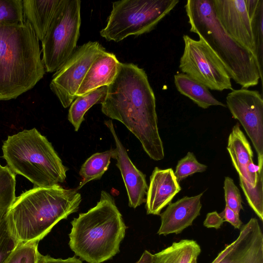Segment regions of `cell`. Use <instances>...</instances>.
Masks as SVG:
<instances>
[{
  "instance_id": "obj_1",
  "label": "cell",
  "mask_w": 263,
  "mask_h": 263,
  "mask_svg": "<svg viewBox=\"0 0 263 263\" xmlns=\"http://www.w3.org/2000/svg\"><path fill=\"white\" fill-rule=\"evenodd\" d=\"M101 104L102 112L123 124L139 140L150 158L155 161L164 158L156 98L143 68L133 63L120 62Z\"/></svg>"
},
{
  "instance_id": "obj_2",
  "label": "cell",
  "mask_w": 263,
  "mask_h": 263,
  "mask_svg": "<svg viewBox=\"0 0 263 263\" xmlns=\"http://www.w3.org/2000/svg\"><path fill=\"white\" fill-rule=\"evenodd\" d=\"M82 196L76 189L57 185L34 187L16 197L7 219L19 243L37 242L60 220L77 212Z\"/></svg>"
},
{
  "instance_id": "obj_3",
  "label": "cell",
  "mask_w": 263,
  "mask_h": 263,
  "mask_svg": "<svg viewBox=\"0 0 263 263\" xmlns=\"http://www.w3.org/2000/svg\"><path fill=\"white\" fill-rule=\"evenodd\" d=\"M39 41L26 21L0 23V101L17 98L43 78Z\"/></svg>"
},
{
  "instance_id": "obj_4",
  "label": "cell",
  "mask_w": 263,
  "mask_h": 263,
  "mask_svg": "<svg viewBox=\"0 0 263 263\" xmlns=\"http://www.w3.org/2000/svg\"><path fill=\"white\" fill-rule=\"evenodd\" d=\"M69 245L77 256L89 263H101L119 252L126 227L114 197L105 191L87 212L71 222Z\"/></svg>"
},
{
  "instance_id": "obj_5",
  "label": "cell",
  "mask_w": 263,
  "mask_h": 263,
  "mask_svg": "<svg viewBox=\"0 0 263 263\" xmlns=\"http://www.w3.org/2000/svg\"><path fill=\"white\" fill-rule=\"evenodd\" d=\"M185 9L190 31L196 33L215 52L231 79L248 88L262 81V69L255 56L233 39L221 25L212 0H188Z\"/></svg>"
},
{
  "instance_id": "obj_6",
  "label": "cell",
  "mask_w": 263,
  "mask_h": 263,
  "mask_svg": "<svg viewBox=\"0 0 263 263\" xmlns=\"http://www.w3.org/2000/svg\"><path fill=\"white\" fill-rule=\"evenodd\" d=\"M2 151L9 168L25 177L34 187H50L65 181L68 168L51 143L35 128L9 136Z\"/></svg>"
},
{
  "instance_id": "obj_7",
  "label": "cell",
  "mask_w": 263,
  "mask_h": 263,
  "mask_svg": "<svg viewBox=\"0 0 263 263\" xmlns=\"http://www.w3.org/2000/svg\"><path fill=\"white\" fill-rule=\"evenodd\" d=\"M179 0H122L112 3L106 25L100 32L108 41L119 42L130 35L151 31Z\"/></svg>"
},
{
  "instance_id": "obj_8",
  "label": "cell",
  "mask_w": 263,
  "mask_h": 263,
  "mask_svg": "<svg viewBox=\"0 0 263 263\" xmlns=\"http://www.w3.org/2000/svg\"><path fill=\"white\" fill-rule=\"evenodd\" d=\"M81 3L79 0H62L41 42L46 72H56L76 50L81 24Z\"/></svg>"
},
{
  "instance_id": "obj_9",
  "label": "cell",
  "mask_w": 263,
  "mask_h": 263,
  "mask_svg": "<svg viewBox=\"0 0 263 263\" xmlns=\"http://www.w3.org/2000/svg\"><path fill=\"white\" fill-rule=\"evenodd\" d=\"M182 38L184 48L179 66L182 72L208 89L233 90L230 76L211 48L201 38L196 40L186 34Z\"/></svg>"
},
{
  "instance_id": "obj_10",
  "label": "cell",
  "mask_w": 263,
  "mask_h": 263,
  "mask_svg": "<svg viewBox=\"0 0 263 263\" xmlns=\"http://www.w3.org/2000/svg\"><path fill=\"white\" fill-rule=\"evenodd\" d=\"M105 51L99 42L89 41L77 48L70 58L55 72L49 86L63 107L70 106L93 60Z\"/></svg>"
},
{
  "instance_id": "obj_11",
  "label": "cell",
  "mask_w": 263,
  "mask_h": 263,
  "mask_svg": "<svg viewBox=\"0 0 263 263\" xmlns=\"http://www.w3.org/2000/svg\"><path fill=\"white\" fill-rule=\"evenodd\" d=\"M232 116L238 120L257 155V165L263 166V99L257 90L233 89L226 97Z\"/></svg>"
},
{
  "instance_id": "obj_12",
  "label": "cell",
  "mask_w": 263,
  "mask_h": 263,
  "mask_svg": "<svg viewBox=\"0 0 263 263\" xmlns=\"http://www.w3.org/2000/svg\"><path fill=\"white\" fill-rule=\"evenodd\" d=\"M212 1L216 17L225 31L257 60L246 0Z\"/></svg>"
},
{
  "instance_id": "obj_13",
  "label": "cell",
  "mask_w": 263,
  "mask_h": 263,
  "mask_svg": "<svg viewBox=\"0 0 263 263\" xmlns=\"http://www.w3.org/2000/svg\"><path fill=\"white\" fill-rule=\"evenodd\" d=\"M211 263H263V234L257 219L242 226L238 237Z\"/></svg>"
},
{
  "instance_id": "obj_14",
  "label": "cell",
  "mask_w": 263,
  "mask_h": 263,
  "mask_svg": "<svg viewBox=\"0 0 263 263\" xmlns=\"http://www.w3.org/2000/svg\"><path fill=\"white\" fill-rule=\"evenodd\" d=\"M104 124L110 132L115 143L116 165L120 170L127 191L128 205L135 209L146 201L148 190L146 176L131 161L116 134L111 120L105 121Z\"/></svg>"
},
{
  "instance_id": "obj_15",
  "label": "cell",
  "mask_w": 263,
  "mask_h": 263,
  "mask_svg": "<svg viewBox=\"0 0 263 263\" xmlns=\"http://www.w3.org/2000/svg\"><path fill=\"white\" fill-rule=\"evenodd\" d=\"M203 193L204 192L194 196H184L168 204L165 210L159 215L161 225L157 233L160 235L178 234L192 226L200 215L201 198Z\"/></svg>"
},
{
  "instance_id": "obj_16",
  "label": "cell",
  "mask_w": 263,
  "mask_h": 263,
  "mask_svg": "<svg viewBox=\"0 0 263 263\" xmlns=\"http://www.w3.org/2000/svg\"><path fill=\"white\" fill-rule=\"evenodd\" d=\"M181 190L172 168L155 167L150 177L146 196V213L159 215Z\"/></svg>"
},
{
  "instance_id": "obj_17",
  "label": "cell",
  "mask_w": 263,
  "mask_h": 263,
  "mask_svg": "<svg viewBox=\"0 0 263 263\" xmlns=\"http://www.w3.org/2000/svg\"><path fill=\"white\" fill-rule=\"evenodd\" d=\"M120 63L113 53L106 51L98 55L85 76L77 92V97L109 85L118 73Z\"/></svg>"
},
{
  "instance_id": "obj_18",
  "label": "cell",
  "mask_w": 263,
  "mask_h": 263,
  "mask_svg": "<svg viewBox=\"0 0 263 263\" xmlns=\"http://www.w3.org/2000/svg\"><path fill=\"white\" fill-rule=\"evenodd\" d=\"M62 0H24V20L32 27L39 40L42 41L53 20Z\"/></svg>"
},
{
  "instance_id": "obj_19",
  "label": "cell",
  "mask_w": 263,
  "mask_h": 263,
  "mask_svg": "<svg viewBox=\"0 0 263 263\" xmlns=\"http://www.w3.org/2000/svg\"><path fill=\"white\" fill-rule=\"evenodd\" d=\"M227 149L239 177L249 183L247 168L253 162V152L238 123L233 126L229 136Z\"/></svg>"
},
{
  "instance_id": "obj_20",
  "label": "cell",
  "mask_w": 263,
  "mask_h": 263,
  "mask_svg": "<svg viewBox=\"0 0 263 263\" xmlns=\"http://www.w3.org/2000/svg\"><path fill=\"white\" fill-rule=\"evenodd\" d=\"M174 83L181 94L188 97L202 108L206 109L211 106L226 107L212 95L206 87L186 74H176Z\"/></svg>"
},
{
  "instance_id": "obj_21",
  "label": "cell",
  "mask_w": 263,
  "mask_h": 263,
  "mask_svg": "<svg viewBox=\"0 0 263 263\" xmlns=\"http://www.w3.org/2000/svg\"><path fill=\"white\" fill-rule=\"evenodd\" d=\"M116 153V148H111L89 157L81 167L79 175L82 179L76 190L78 191L91 181L100 179L108 170L111 158L115 159Z\"/></svg>"
},
{
  "instance_id": "obj_22",
  "label": "cell",
  "mask_w": 263,
  "mask_h": 263,
  "mask_svg": "<svg viewBox=\"0 0 263 263\" xmlns=\"http://www.w3.org/2000/svg\"><path fill=\"white\" fill-rule=\"evenodd\" d=\"M108 86H104L84 95L77 96L70 105L68 120L73 126L74 130L78 131L84 121L86 112L93 105L101 103L104 99Z\"/></svg>"
},
{
  "instance_id": "obj_23",
  "label": "cell",
  "mask_w": 263,
  "mask_h": 263,
  "mask_svg": "<svg viewBox=\"0 0 263 263\" xmlns=\"http://www.w3.org/2000/svg\"><path fill=\"white\" fill-rule=\"evenodd\" d=\"M256 50L257 59L262 69L263 0H246Z\"/></svg>"
},
{
  "instance_id": "obj_24",
  "label": "cell",
  "mask_w": 263,
  "mask_h": 263,
  "mask_svg": "<svg viewBox=\"0 0 263 263\" xmlns=\"http://www.w3.org/2000/svg\"><path fill=\"white\" fill-rule=\"evenodd\" d=\"M15 174L6 165H0V223L5 219L15 196Z\"/></svg>"
},
{
  "instance_id": "obj_25",
  "label": "cell",
  "mask_w": 263,
  "mask_h": 263,
  "mask_svg": "<svg viewBox=\"0 0 263 263\" xmlns=\"http://www.w3.org/2000/svg\"><path fill=\"white\" fill-rule=\"evenodd\" d=\"M239 177V184L248 203L259 218L263 220V170L261 168L257 174V181L252 187L242 177Z\"/></svg>"
},
{
  "instance_id": "obj_26",
  "label": "cell",
  "mask_w": 263,
  "mask_h": 263,
  "mask_svg": "<svg viewBox=\"0 0 263 263\" xmlns=\"http://www.w3.org/2000/svg\"><path fill=\"white\" fill-rule=\"evenodd\" d=\"M170 263H191L201 252L199 245L194 240L183 239L168 247Z\"/></svg>"
},
{
  "instance_id": "obj_27",
  "label": "cell",
  "mask_w": 263,
  "mask_h": 263,
  "mask_svg": "<svg viewBox=\"0 0 263 263\" xmlns=\"http://www.w3.org/2000/svg\"><path fill=\"white\" fill-rule=\"evenodd\" d=\"M207 167V165L198 161L193 153L189 152L183 158L178 161L174 175L179 183L195 173L205 171Z\"/></svg>"
},
{
  "instance_id": "obj_28",
  "label": "cell",
  "mask_w": 263,
  "mask_h": 263,
  "mask_svg": "<svg viewBox=\"0 0 263 263\" xmlns=\"http://www.w3.org/2000/svg\"><path fill=\"white\" fill-rule=\"evenodd\" d=\"M7 217L0 223V263H6L18 244Z\"/></svg>"
},
{
  "instance_id": "obj_29",
  "label": "cell",
  "mask_w": 263,
  "mask_h": 263,
  "mask_svg": "<svg viewBox=\"0 0 263 263\" xmlns=\"http://www.w3.org/2000/svg\"><path fill=\"white\" fill-rule=\"evenodd\" d=\"M23 1L0 0V23H21L24 21Z\"/></svg>"
},
{
  "instance_id": "obj_30",
  "label": "cell",
  "mask_w": 263,
  "mask_h": 263,
  "mask_svg": "<svg viewBox=\"0 0 263 263\" xmlns=\"http://www.w3.org/2000/svg\"><path fill=\"white\" fill-rule=\"evenodd\" d=\"M37 242L18 243L6 263H36Z\"/></svg>"
},
{
  "instance_id": "obj_31",
  "label": "cell",
  "mask_w": 263,
  "mask_h": 263,
  "mask_svg": "<svg viewBox=\"0 0 263 263\" xmlns=\"http://www.w3.org/2000/svg\"><path fill=\"white\" fill-rule=\"evenodd\" d=\"M223 189L226 206L239 214L243 209L242 199L240 191L230 177H226L224 181Z\"/></svg>"
},
{
  "instance_id": "obj_32",
  "label": "cell",
  "mask_w": 263,
  "mask_h": 263,
  "mask_svg": "<svg viewBox=\"0 0 263 263\" xmlns=\"http://www.w3.org/2000/svg\"><path fill=\"white\" fill-rule=\"evenodd\" d=\"M219 214L224 221L228 222L236 229H241L242 222L239 218V214L233 210L226 206L223 211Z\"/></svg>"
},
{
  "instance_id": "obj_33",
  "label": "cell",
  "mask_w": 263,
  "mask_h": 263,
  "mask_svg": "<svg viewBox=\"0 0 263 263\" xmlns=\"http://www.w3.org/2000/svg\"><path fill=\"white\" fill-rule=\"evenodd\" d=\"M224 221L219 214L216 212H212L207 214L203 222V225L206 228L219 229Z\"/></svg>"
},
{
  "instance_id": "obj_34",
  "label": "cell",
  "mask_w": 263,
  "mask_h": 263,
  "mask_svg": "<svg viewBox=\"0 0 263 263\" xmlns=\"http://www.w3.org/2000/svg\"><path fill=\"white\" fill-rule=\"evenodd\" d=\"M36 263H82V261L76 256L63 259L54 258L48 255L44 256L39 253Z\"/></svg>"
},
{
  "instance_id": "obj_35",
  "label": "cell",
  "mask_w": 263,
  "mask_h": 263,
  "mask_svg": "<svg viewBox=\"0 0 263 263\" xmlns=\"http://www.w3.org/2000/svg\"><path fill=\"white\" fill-rule=\"evenodd\" d=\"M154 263H170L168 248L154 254Z\"/></svg>"
},
{
  "instance_id": "obj_36",
  "label": "cell",
  "mask_w": 263,
  "mask_h": 263,
  "mask_svg": "<svg viewBox=\"0 0 263 263\" xmlns=\"http://www.w3.org/2000/svg\"><path fill=\"white\" fill-rule=\"evenodd\" d=\"M136 263H154V254L145 250Z\"/></svg>"
},
{
  "instance_id": "obj_37",
  "label": "cell",
  "mask_w": 263,
  "mask_h": 263,
  "mask_svg": "<svg viewBox=\"0 0 263 263\" xmlns=\"http://www.w3.org/2000/svg\"><path fill=\"white\" fill-rule=\"evenodd\" d=\"M197 258H194L192 261L191 262V263H197Z\"/></svg>"
},
{
  "instance_id": "obj_38",
  "label": "cell",
  "mask_w": 263,
  "mask_h": 263,
  "mask_svg": "<svg viewBox=\"0 0 263 263\" xmlns=\"http://www.w3.org/2000/svg\"><path fill=\"white\" fill-rule=\"evenodd\" d=\"M1 165V164H0Z\"/></svg>"
}]
</instances>
